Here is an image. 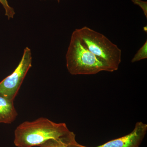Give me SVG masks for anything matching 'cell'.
<instances>
[{
	"label": "cell",
	"instance_id": "4",
	"mask_svg": "<svg viewBox=\"0 0 147 147\" xmlns=\"http://www.w3.org/2000/svg\"><path fill=\"white\" fill-rule=\"evenodd\" d=\"M32 64L31 51L28 47H26L18 66L11 74L0 82V94L14 100Z\"/></svg>",
	"mask_w": 147,
	"mask_h": 147
},
{
	"label": "cell",
	"instance_id": "11",
	"mask_svg": "<svg viewBox=\"0 0 147 147\" xmlns=\"http://www.w3.org/2000/svg\"><path fill=\"white\" fill-rule=\"evenodd\" d=\"M41 1H46V0H41ZM56 1H57L58 3H59L60 1V0H56Z\"/></svg>",
	"mask_w": 147,
	"mask_h": 147
},
{
	"label": "cell",
	"instance_id": "3",
	"mask_svg": "<svg viewBox=\"0 0 147 147\" xmlns=\"http://www.w3.org/2000/svg\"><path fill=\"white\" fill-rule=\"evenodd\" d=\"M75 32L88 49L105 63L112 72L118 69L121 50L102 34L85 26Z\"/></svg>",
	"mask_w": 147,
	"mask_h": 147
},
{
	"label": "cell",
	"instance_id": "8",
	"mask_svg": "<svg viewBox=\"0 0 147 147\" xmlns=\"http://www.w3.org/2000/svg\"><path fill=\"white\" fill-rule=\"evenodd\" d=\"M147 58V42L146 40L144 45L139 49L136 55H134V57L131 60V62L132 63L136 62L142 60L146 59Z\"/></svg>",
	"mask_w": 147,
	"mask_h": 147
},
{
	"label": "cell",
	"instance_id": "2",
	"mask_svg": "<svg viewBox=\"0 0 147 147\" xmlns=\"http://www.w3.org/2000/svg\"><path fill=\"white\" fill-rule=\"evenodd\" d=\"M66 66L71 75H91L111 69L85 46L75 31L66 55Z\"/></svg>",
	"mask_w": 147,
	"mask_h": 147
},
{
	"label": "cell",
	"instance_id": "12",
	"mask_svg": "<svg viewBox=\"0 0 147 147\" xmlns=\"http://www.w3.org/2000/svg\"><path fill=\"white\" fill-rule=\"evenodd\" d=\"M76 142H76V143H75V147H76Z\"/></svg>",
	"mask_w": 147,
	"mask_h": 147
},
{
	"label": "cell",
	"instance_id": "9",
	"mask_svg": "<svg viewBox=\"0 0 147 147\" xmlns=\"http://www.w3.org/2000/svg\"><path fill=\"white\" fill-rule=\"evenodd\" d=\"M0 3L4 9L5 15L9 20L13 18L15 14V11L13 7L9 5L7 0H0Z\"/></svg>",
	"mask_w": 147,
	"mask_h": 147
},
{
	"label": "cell",
	"instance_id": "10",
	"mask_svg": "<svg viewBox=\"0 0 147 147\" xmlns=\"http://www.w3.org/2000/svg\"><path fill=\"white\" fill-rule=\"evenodd\" d=\"M134 4L139 6L144 11L145 16L147 17V2L142 0H131Z\"/></svg>",
	"mask_w": 147,
	"mask_h": 147
},
{
	"label": "cell",
	"instance_id": "5",
	"mask_svg": "<svg viewBox=\"0 0 147 147\" xmlns=\"http://www.w3.org/2000/svg\"><path fill=\"white\" fill-rule=\"evenodd\" d=\"M147 131L146 124L141 121L138 122L135 124L134 129L129 134L94 147H139ZM76 147H89L79 144L77 142Z\"/></svg>",
	"mask_w": 147,
	"mask_h": 147
},
{
	"label": "cell",
	"instance_id": "7",
	"mask_svg": "<svg viewBox=\"0 0 147 147\" xmlns=\"http://www.w3.org/2000/svg\"><path fill=\"white\" fill-rule=\"evenodd\" d=\"M75 135L73 132H70L57 139H52L40 145V147H75L76 142Z\"/></svg>",
	"mask_w": 147,
	"mask_h": 147
},
{
	"label": "cell",
	"instance_id": "6",
	"mask_svg": "<svg viewBox=\"0 0 147 147\" xmlns=\"http://www.w3.org/2000/svg\"><path fill=\"white\" fill-rule=\"evenodd\" d=\"M13 101L0 94V123L11 124L16 120L18 113Z\"/></svg>",
	"mask_w": 147,
	"mask_h": 147
},
{
	"label": "cell",
	"instance_id": "1",
	"mask_svg": "<svg viewBox=\"0 0 147 147\" xmlns=\"http://www.w3.org/2000/svg\"><path fill=\"white\" fill-rule=\"evenodd\" d=\"M69 132L65 123L39 118L24 122L17 126L14 131V144L17 147L39 146L48 140L59 139Z\"/></svg>",
	"mask_w": 147,
	"mask_h": 147
}]
</instances>
